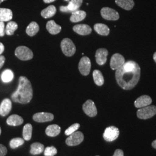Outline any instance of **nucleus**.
Here are the masks:
<instances>
[{
	"label": "nucleus",
	"mask_w": 156,
	"mask_h": 156,
	"mask_svg": "<svg viewBox=\"0 0 156 156\" xmlns=\"http://www.w3.org/2000/svg\"><path fill=\"white\" fill-rule=\"evenodd\" d=\"M12 102L11 100L5 98L2 101L0 105V115L2 116H5L8 115L11 111Z\"/></svg>",
	"instance_id": "obj_16"
},
{
	"label": "nucleus",
	"mask_w": 156,
	"mask_h": 156,
	"mask_svg": "<svg viewBox=\"0 0 156 156\" xmlns=\"http://www.w3.org/2000/svg\"><path fill=\"white\" fill-rule=\"evenodd\" d=\"M115 2L119 6L127 11L132 9L134 6V0H115Z\"/></svg>",
	"instance_id": "obj_23"
},
{
	"label": "nucleus",
	"mask_w": 156,
	"mask_h": 156,
	"mask_svg": "<svg viewBox=\"0 0 156 156\" xmlns=\"http://www.w3.org/2000/svg\"><path fill=\"white\" fill-rule=\"evenodd\" d=\"M57 153V150L54 146H48L44 150L45 156H54Z\"/></svg>",
	"instance_id": "obj_33"
},
{
	"label": "nucleus",
	"mask_w": 156,
	"mask_h": 156,
	"mask_svg": "<svg viewBox=\"0 0 156 156\" xmlns=\"http://www.w3.org/2000/svg\"><path fill=\"white\" fill-rule=\"evenodd\" d=\"M80 124L79 123H75L73 124L72 126H71L67 128V129L65 131V134L69 136V135L73 134V133L77 131L78 129L80 127Z\"/></svg>",
	"instance_id": "obj_34"
},
{
	"label": "nucleus",
	"mask_w": 156,
	"mask_h": 156,
	"mask_svg": "<svg viewBox=\"0 0 156 156\" xmlns=\"http://www.w3.org/2000/svg\"><path fill=\"white\" fill-rule=\"evenodd\" d=\"M33 120L38 123H44L52 121L54 119V115L51 113L39 112L34 115Z\"/></svg>",
	"instance_id": "obj_13"
},
{
	"label": "nucleus",
	"mask_w": 156,
	"mask_h": 156,
	"mask_svg": "<svg viewBox=\"0 0 156 156\" xmlns=\"http://www.w3.org/2000/svg\"><path fill=\"white\" fill-rule=\"evenodd\" d=\"M84 112L89 117H95L97 115V110L94 102L91 100L86 101L83 105Z\"/></svg>",
	"instance_id": "obj_11"
},
{
	"label": "nucleus",
	"mask_w": 156,
	"mask_h": 156,
	"mask_svg": "<svg viewBox=\"0 0 156 156\" xmlns=\"http://www.w3.org/2000/svg\"><path fill=\"white\" fill-rule=\"evenodd\" d=\"M113 156H124L123 151L121 149H117L115 151Z\"/></svg>",
	"instance_id": "obj_37"
},
{
	"label": "nucleus",
	"mask_w": 156,
	"mask_h": 156,
	"mask_svg": "<svg viewBox=\"0 0 156 156\" xmlns=\"http://www.w3.org/2000/svg\"><path fill=\"white\" fill-rule=\"evenodd\" d=\"M4 49H5L4 46V45H3L2 43L0 42V55H1V53H2L4 52Z\"/></svg>",
	"instance_id": "obj_39"
},
{
	"label": "nucleus",
	"mask_w": 156,
	"mask_h": 156,
	"mask_svg": "<svg viewBox=\"0 0 156 156\" xmlns=\"http://www.w3.org/2000/svg\"><path fill=\"white\" fill-rule=\"evenodd\" d=\"M84 140V135L80 131H76L69 135L66 140V144L69 146H74L80 144Z\"/></svg>",
	"instance_id": "obj_7"
},
{
	"label": "nucleus",
	"mask_w": 156,
	"mask_h": 156,
	"mask_svg": "<svg viewBox=\"0 0 156 156\" xmlns=\"http://www.w3.org/2000/svg\"><path fill=\"white\" fill-rule=\"evenodd\" d=\"M46 29L49 33L52 35H56L61 31L62 27L57 24L54 20H50L46 24Z\"/></svg>",
	"instance_id": "obj_18"
},
{
	"label": "nucleus",
	"mask_w": 156,
	"mask_h": 156,
	"mask_svg": "<svg viewBox=\"0 0 156 156\" xmlns=\"http://www.w3.org/2000/svg\"><path fill=\"white\" fill-rule=\"evenodd\" d=\"M61 48L63 53L68 57L73 56L76 52L75 45L69 38L62 39L61 42Z\"/></svg>",
	"instance_id": "obj_5"
},
{
	"label": "nucleus",
	"mask_w": 156,
	"mask_h": 156,
	"mask_svg": "<svg viewBox=\"0 0 156 156\" xmlns=\"http://www.w3.org/2000/svg\"><path fill=\"white\" fill-rule=\"evenodd\" d=\"M6 0H0V4L2 2H4V1H5Z\"/></svg>",
	"instance_id": "obj_43"
},
{
	"label": "nucleus",
	"mask_w": 156,
	"mask_h": 156,
	"mask_svg": "<svg viewBox=\"0 0 156 156\" xmlns=\"http://www.w3.org/2000/svg\"><path fill=\"white\" fill-rule=\"evenodd\" d=\"M5 34V24L3 22H0V37H4Z\"/></svg>",
	"instance_id": "obj_35"
},
{
	"label": "nucleus",
	"mask_w": 156,
	"mask_h": 156,
	"mask_svg": "<svg viewBox=\"0 0 156 156\" xmlns=\"http://www.w3.org/2000/svg\"><path fill=\"white\" fill-rule=\"evenodd\" d=\"M45 150L44 145L40 143H33L31 145V149H30V153L33 155L39 154L42 153Z\"/></svg>",
	"instance_id": "obj_27"
},
{
	"label": "nucleus",
	"mask_w": 156,
	"mask_h": 156,
	"mask_svg": "<svg viewBox=\"0 0 156 156\" xmlns=\"http://www.w3.org/2000/svg\"><path fill=\"white\" fill-rule=\"evenodd\" d=\"M86 17V12L81 10H77L72 12L70 21L73 23H77L84 20Z\"/></svg>",
	"instance_id": "obj_21"
},
{
	"label": "nucleus",
	"mask_w": 156,
	"mask_h": 156,
	"mask_svg": "<svg viewBox=\"0 0 156 156\" xmlns=\"http://www.w3.org/2000/svg\"><path fill=\"white\" fill-rule=\"evenodd\" d=\"M108 51L105 48L98 49L95 52V60L97 63L100 66H103L107 61V56Z\"/></svg>",
	"instance_id": "obj_14"
},
{
	"label": "nucleus",
	"mask_w": 156,
	"mask_h": 156,
	"mask_svg": "<svg viewBox=\"0 0 156 156\" xmlns=\"http://www.w3.org/2000/svg\"><path fill=\"white\" fill-rule=\"evenodd\" d=\"M94 30L101 35L107 36L110 33V29L104 24L102 23H97L94 26Z\"/></svg>",
	"instance_id": "obj_24"
},
{
	"label": "nucleus",
	"mask_w": 156,
	"mask_h": 156,
	"mask_svg": "<svg viewBox=\"0 0 156 156\" xmlns=\"http://www.w3.org/2000/svg\"></svg>",
	"instance_id": "obj_45"
},
{
	"label": "nucleus",
	"mask_w": 156,
	"mask_h": 156,
	"mask_svg": "<svg viewBox=\"0 0 156 156\" xmlns=\"http://www.w3.org/2000/svg\"><path fill=\"white\" fill-rule=\"evenodd\" d=\"M73 30L76 33L81 35H87L91 33L92 30L89 25L80 24L73 26Z\"/></svg>",
	"instance_id": "obj_17"
},
{
	"label": "nucleus",
	"mask_w": 156,
	"mask_h": 156,
	"mask_svg": "<svg viewBox=\"0 0 156 156\" xmlns=\"http://www.w3.org/2000/svg\"><path fill=\"white\" fill-rule=\"evenodd\" d=\"M57 9L54 5H50L48 6L46 8L43 9L41 11V16L45 19H48L53 16L56 14Z\"/></svg>",
	"instance_id": "obj_25"
},
{
	"label": "nucleus",
	"mask_w": 156,
	"mask_h": 156,
	"mask_svg": "<svg viewBox=\"0 0 156 156\" xmlns=\"http://www.w3.org/2000/svg\"><path fill=\"white\" fill-rule=\"evenodd\" d=\"M7 154V149L4 145L0 144V156H5Z\"/></svg>",
	"instance_id": "obj_36"
},
{
	"label": "nucleus",
	"mask_w": 156,
	"mask_h": 156,
	"mask_svg": "<svg viewBox=\"0 0 156 156\" xmlns=\"http://www.w3.org/2000/svg\"><path fill=\"white\" fill-rule=\"evenodd\" d=\"M32 132H33V126L31 124L27 123L26 124L23 130V139L26 140H30L31 139L32 136Z\"/></svg>",
	"instance_id": "obj_28"
},
{
	"label": "nucleus",
	"mask_w": 156,
	"mask_h": 156,
	"mask_svg": "<svg viewBox=\"0 0 156 156\" xmlns=\"http://www.w3.org/2000/svg\"><path fill=\"white\" fill-rule=\"evenodd\" d=\"M155 115H156V106L154 105H149L140 108L136 112L137 117L143 120L149 119L153 117Z\"/></svg>",
	"instance_id": "obj_4"
},
{
	"label": "nucleus",
	"mask_w": 156,
	"mask_h": 156,
	"mask_svg": "<svg viewBox=\"0 0 156 156\" xmlns=\"http://www.w3.org/2000/svg\"><path fill=\"white\" fill-rule=\"evenodd\" d=\"M120 134L119 128L115 126H109L105 129L103 138L106 142H112L116 140Z\"/></svg>",
	"instance_id": "obj_6"
},
{
	"label": "nucleus",
	"mask_w": 156,
	"mask_h": 156,
	"mask_svg": "<svg viewBox=\"0 0 156 156\" xmlns=\"http://www.w3.org/2000/svg\"><path fill=\"white\" fill-rule=\"evenodd\" d=\"M33 90L30 81L26 76H20L16 91L11 95L12 100L22 104L29 103L33 98Z\"/></svg>",
	"instance_id": "obj_2"
},
{
	"label": "nucleus",
	"mask_w": 156,
	"mask_h": 156,
	"mask_svg": "<svg viewBox=\"0 0 156 156\" xmlns=\"http://www.w3.org/2000/svg\"><path fill=\"white\" fill-rule=\"evenodd\" d=\"M151 146H153V148H154V149H156V140H154L152 142V144H151Z\"/></svg>",
	"instance_id": "obj_41"
},
{
	"label": "nucleus",
	"mask_w": 156,
	"mask_h": 156,
	"mask_svg": "<svg viewBox=\"0 0 156 156\" xmlns=\"http://www.w3.org/2000/svg\"><path fill=\"white\" fill-rule=\"evenodd\" d=\"M39 30V27L38 23L35 22H32L29 24L26 28V33L30 37H33L38 33Z\"/></svg>",
	"instance_id": "obj_26"
},
{
	"label": "nucleus",
	"mask_w": 156,
	"mask_h": 156,
	"mask_svg": "<svg viewBox=\"0 0 156 156\" xmlns=\"http://www.w3.org/2000/svg\"><path fill=\"white\" fill-rule=\"evenodd\" d=\"M18 28V25L15 22H9L5 28V33L8 35H12Z\"/></svg>",
	"instance_id": "obj_31"
},
{
	"label": "nucleus",
	"mask_w": 156,
	"mask_h": 156,
	"mask_svg": "<svg viewBox=\"0 0 156 156\" xmlns=\"http://www.w3.org/2000/svg\"><path fill=\"white\" fill-rule=\"evenodd\" d=\"M13 77V73L11 69H5L1 74V79L4 83H9L11 82Z\"/></svg>",
	"instance_id": "obj_30"
},
{
	"label": "nucleus",
	"mask_w": 156,
	"mask_h": 156,
	"mask_svg": "<svg viewBox=\"0 0 156 156\" xmlns=\"http://www.w3.org/2000/svg\"><path fill=\"white\" fill-rule=\"evenodd\" d=\"M153 59H154V62H156V51L154 53V55H153Z\"/></svg>",
	"instance_id": "obj_42"
},
{
	"label": "nucleus",
	"mask_w": 156,
	"mask_h": 156,
	"mask_svg": "<svg viewBox=\"0 0 156 156\" xmlns=\"http://www.w3.org/2000/svg\"><path fill=\"white\" fill-rule=\"evenodd\" d=\"M152 102V100L150 96L144 95L138 98L134 102V105L136 108H142L150 105Z\"/></svg>",
	"instance_id": "obj_15"
},
{
	"label": "nucleus",
	"mask_w": 156,
	"mask_h": 156,
	"mask_svg": "<svg viewBox=\"0 0 156 156\" xmlns=\"http://www.w3.org/2000/svg\"><path fill=\"white\" fill-rule=\"evenodd\" d=\"M83 0H71L68 5L66 6H62L60 11L63 12H73L78 10L81 6Z\"/></svg>",
	"instance_id": "obj_12"
},
{
	"label": "nucleus",
	"mask_w": 156,
	"mask_h": 156,
	"mask_svg": "<svg viewBox=\"0 0 156 156\" xmlns=\"http://www.w3.org/2000/svg\"><path fill=\"white\" fill-rule=\"evenodd\" d=\"M15 54L19 59L22 61L30 60L33 57V53L32 50L24 46L17 47L15 50Z\"/></svg>",
	"instance_id": "obj_3"
},
{
	"label": "nucleus",
	"mask_w": 156,
	"mask_h": 156,
	"mask_svg": "<svg viewBox=\"0 0 156 156\" xmlns=\"http://www.w3.org/2000/svg\"><path fill=\"white\" fill-rule=\"evenodd\" d=\"M1 134V127H0V135Z\"/></svg>",
	"instance_id": "obj_44"
},
{
	"label": "nucleus",
	"mask_w": 156,
	"mask_h": 156,
	"mask_svg": "<svg viewBox=\"0 0 156 156\" xmlns=\"http://www.w3.org/2000/svg\"><path fill=\"white\" fill-rule=\"evenodd\" d=\"M125 63V58L122 55L119 53H115L112 56L110 66L113 70H116L119 68L122 67Z\"/></svg>",
	"instance_id": "obj_10"
},
{
	"label": "nucleus",
	"mask_w": 156,
	"mask_h": 156,
	"mask_svg": "<svg viewBox=\"0 0 156 156\" xmlns=\"http://www.w3.org/2000/svg\"><path fill=\"white\" fill-rule=\"evenodd\" d=\"M24 143V140L22 138H15L10 141L9 145L12 149H16L23 145Z\"/></svg>",
	"instance_id": "obj_32"
},
{
	"label": "nucleus",
	"mask_w": 156,
	"mask_h": 156,
	"mask_svg": "<svg viewBox=\"0 0 156 156\" xmlns=\"http://www.w3.org/2000/svg\"><path fill=\"white\" fill-rule=\"evenodd\" d=\"M56 0H44V2L46 3V4H49V3H51V2H53L54 1H55Z\"/></svg>",
	"instance_id": "obj_40"
},
{
	"label": "nucleus",
	"mask_w": 156,
	"mask_h": 156,
	"mask_svg": "<svg viewBox=\"0 0 156 156\" xmlns=\"http://www.w3.org/2000/svg\"><path fill=\"white\" fill-rule=\"evenodd\" d=\"M61 132V128L57 124H52L49 126L45 131L46 134L50 137H55L59 135Z\"/></svg>",
	"instance_id": "obj_19"
},
{
	"label": "nucleus",
	"mask_w": 156,
	"mask_h": 156,
	"mask_svg": "<svg viewBox=\"0 0 156 156\" xmlns=\"http://www.w3.org/2000/svg\"><path fill=\"white\" fill-rule=\"evenodd\" d=\"M5 62V58L4 56H0V69L2 67Z\"/></svg>",
	"instance_id": "obj_38"
},
{
	"label": "nucleus",
	"mask_w": 156,
	"mask_h": 156,
	"mask_svg": "<svg viewBox=\"0 0 156 156\" xmlns=\"http://www.w3.org/2000/svg\"><path fill=\"white\" fill-rule=\"evenodd\" d=\"M101 15L107 20H117L120 17L119 14L116 11L109 7L102 8L101 10Z\"/></svg>",
	"instance_id": "obj_8"
},
{
	"label": "nucleus",
	"mask_w": 156,
	"mask_h": 156,
	"mask_svg": "<svg viewBox=\"0 0 156 156\" xmlns=\"http://www.w3.org/2000/svg\"><path fill=\"white\" fill-rule=\"evenodd\" d=\"M115 77L117 84L123 89H133L140 80V68L134 61L125 62L122 67L116 69Z\"/></svg>",
	"instance_id": "obj_1"
},
{
	"label": "nucleus",
	"mask_w": 156,
	"mask_h": 156,
	"mask_svg": "<svg viewBox=\"0 0 156 156\" xmlns=\"http://www.w3.org/2000/svg\"><path fill=\"white\" fill-rule=\"evenodd\" d=\"M79 70L83 76H87L89 74L91 69V61L88 57H83L79 63Z\"/></svg>",
	"instance_id": "obj_9"
},
{
	"label": "nucleus",
	"mask_w": 156,
	"mask_h": 156,
	"mask_svg": "<svg viewBox=\"0 0 156 156\" xmlns=\"http://www.w3.org/2000/svg\"><path fill=\"white\" fill-rule=\"evenodd\" d=\"M13 17V13L11 9L0 8V22H9Z\"/></svg>",
	"instance_id": "obj_20"
},
{
	"label": "nucleus",
	"mask_w": 156,
	"mask_h": 156,
	"mask_svg": "<svg viewBox=\"0 0 156 156\" xmlns=\"http://www.w3.org/2000/svg\"><path fill=\"white\" fill-rule=\"evenodd\" d=\"M93 76L95 83L98 86H101L104 83V78L102 73L99 70H94L93 73Z\"/></svg>",
	"instance_id": "obj_29"
},
{
	"label": "nucleus",
	"mask_w": 156,
	"mask_h": 156,
	"mask_svg": "<svg viewBox=\"0 0 156 156\" xmlns=\"http://www.w3.org/2000/svg\"><path fill=\"white\" fill-rule=\"evenodd\" d=\"M23 119L17 115H12L8 117L6 120V123L9 126H18L23 123Z\"/></svg>",
	"instance_id": "obj_22"
}]
</instances>
